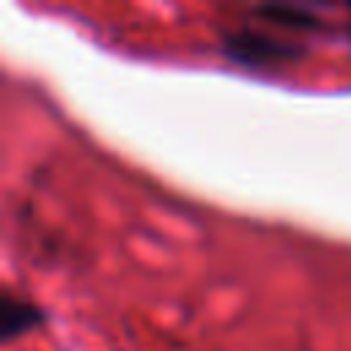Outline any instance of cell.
<instances>
[{"label": "cell", "instance_id": "7a4b0ae2", "mask_svg": "<svg viewBox=\"0 0 351 351\" xmlns=\"http://www.w3.org/2000/svg\"><path fill=\"white\" fill-rule=\"evenodd\" d=\"M41 310L30 302H22L11 293L3 296L0 302V335L3 340H14L22 332H30L36 324H41Z\"/></svg>", "mask_w": 351, "mask_h": 351}, {"label": "cell", "instance_id": "3957f363", "mask_svg": "<svg viewBox=\"0 0 351 351\" xmlns=\"http://www.w3.org/2000/svg\"><path fill=\"white\" fill-rule=\"evenodd\" d=\"M255 14L274 25L293 27V30H318L321 27L318 16H313L310 11L296 8V5H261V8H255Z\"/></svg>", "mask_w": 351, "mask_h": 351}, {"label": "cell", "instance_id": "6da1fadb", "mask_svg": "<svg viewBox=\"0 0 351 351\" xmlns=\"http://www.w3.org/2000/svg\"><path fill=\"white\" fill-rule=\"evenodd\" d=\"M222 52L250 69H269V66H282L291 60H299L304 49L293 41L274 38L258 30H236L222 38Z\"/></svg>", "mask_w": 351, "mask_h": 351}]
</instances>
